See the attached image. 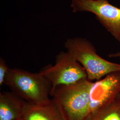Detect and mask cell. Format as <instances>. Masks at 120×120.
Instances as JSON below:
<instances>
[{"instance_id": "obj_1", "label": "cell", "mask_w": 120, "mask_h": 120, "mask_svg": "<svg viewBox=\"0 0 120 120\" xmlns=\"http://www.w3.org/2000/svg\"><path fill=\"white\" fill-rule=\"evenodd\" d=\"M4 85L28 103L43 105L51 101V85L39 73L9 69Z\"/></svg>"}, {"instance_id": "obj_2", "label": "cell", "mask_w": 120, "mask_h": 120, "mask_svg": "<svg viewBox=\"0 0 120 120\" xmlns=\"http://www.w3.org/2000/svg\"><path fill=\"white\" fill-rule=\"evenodd\" d=\"M92 83L87 79L74 84L58 86L52 91V99L64 120L87 119Z\"/></svg>"}, {"instance_id": "obj_3", "label": "cell", "mask_w": 120, "mask_h": 120, "mask_svg": "<svg viewBox=\"0 0 120 120\" xmlns=\"http://www.w3.org/2000/svg\"><path fill=\"white\" fill-rule=\"evenodd\" d=\"M64 47L85 69L90 81L99 80L109 73L120 71V64L99 56L93 44L86 39L79 37L67 39Z\"/></svg>"}, {"instance_id": "obj_4", "label": "cell", "mask_w": 120, "mask_h": 120, "mask_svg": "<svg viewBox=\"0 0 120 120\" xmlns=\"http://www.w3.org/2000/svg\"><path fill=\"white\" fill-rule=\"evenodd\" d=\"M50 83L52 93L58 86L74 84L87 79L84 68L67 51H60L53 65L45 66L39 72Z\"/></svg>"}, {"instance_id": "obj_5", "label": "cell", "mask_w": 120, "mask_h": 120, "mask_svg": "<svg viewBox=\"0 0 120 120\" xmlns=\"http://www.w3.org/2000/svg\"><path fill=\"white\" fill-rule=\"evenodd\" d=\"M70 8L74 13H93L108 32L120 41V8L108 0H72Z\"/></svg>"}, {"instance_id": "obj_6", "label": "cell", "mask_w": 120, "mask_h": 120, "mask_svg": "<svg viewBox=\"0 0 120 120\" xmlns=\"http://www.w3.org/2000/svg\"><path fill=\"white\" fill-rule=\"evenodd\" d=\"M120 93V71L109 73L93 82L90 92V109L87 119L114 101Z\"/></svg>"}, {"instance_id": "obj_7", "label": "cell", "mask_w": 120, "mask_h": 120, "mask_svg": "<svg viewBox=\"0 0 120 120\" xmlns=\"http://www.w3.org/2000/svg\"><path fill=\"white\" fill-rule=\"evenodd\" d=\"M27 102L13 92L0 94V120L23 117Z\"/></svg>"}, {"instance_id": "obj_8", "label": "cell", "mask_w": 120, "mask_h": 120, "mask_svg": "<svg viewBox=\"0 0 120 120\" xmlns=\"http://www.w3.org/2000/svg\"><path fill=\"white\" fill-rule=\"evenodd\" d=\"M23 118L24 120H64L52 99L43 105L27 102Z\"/></svg>"}, {"instance_id": "obj_9", "label": "cell", "mask_w": 120, "mask_h": 120, "mask_svg": "<svg viewBox=\"0 0 120 120\" xmlns=\"http://www.w3.org/2000/svg\"><path fill=\"white\" fill-rule=\"evenodd\" d=\"M86 120H120V100L116 99Z\"/></svg>"}, {"instance_id": "obj_10", "label": "cell", "mask_w": 120, "mask_h": 120, "mask_svg": "<svg viewBox=\"0 0 120 120\" xmlns=\"http://www.w3.org/2000/svg\"><path fill=\"white\" fill-rule=\"evenodd\" d=\"M9 68L6 64L5 60L2 57L0 58V86L4 85V81L7 74L9 72Z\"/></svg>"}, {"instance_id": "obj_11", "label": "cell", "mask_w": 120, "mask_h": 120, "mask_svg": "<svg viewBox=\"0 0 120 120\" xmlns=\"http://www.w3.org/2000/svg\"><path fill=\"white\" fill-rule=\"evenodd\" d=\"M109 56L110 58L120 57V52H116V53H110L109 55Z\"/></svg>"}, {"instance_id": "obj_12", "label": "cell", "mask_w": 120, "mask_h": 120, "mask_svg": "<svg viewBox=\"0 0 120 120\" xmlns=\"http://www.w3.org/2000/svg\"><path fill=\"white\" fill-rule=\"evenodd\" d=\"M117 98L119 100H120V93L119 94V95H118V96H117Z\"/></svg>"}, {"instance_id": "obj_13", "label": "cell", "mask_w": 120, "mask_h": 120, "mask_svg": "<svg viewBox=\"0 0 120 120\" xmlns=\"http://www.w3.org/2000/svg\"><path fill=\"white\" fill-rule=\"evenodd\" d=\"M24 120V119H23V117H22V118H19V119H17V120Z\"/></svg>"}]
</instances>
